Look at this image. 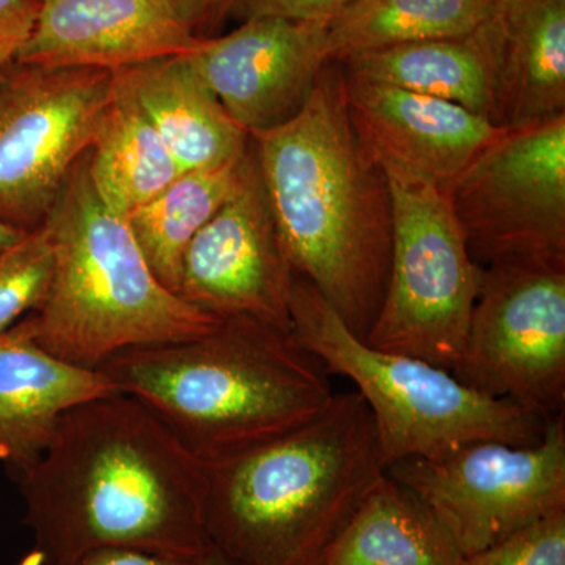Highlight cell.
<instances>
[{
    "instance_id": "cell-1",
    "label": "cell",
    "mask_w": 565,
    "mask_h": 565,
    "mask_svg": "<svg viewBox=\"0 0 565 565\" xmlns=\"http://www.w3.org/2000/svg\"><path fill=\"white\" fill-rule=\"evenodd\" d=\"M13 478L33 537L28 564L68 565L102 550L191 556L211 546L204 463L128 394L71 408L46 451Z\"/></svg>"
},
{
    "instance_id": "cell-2",
    "label": "cell",
    "mask_w": 565,
    "mask_h": 565,
    "mask_svg": "<svg viewBox=\"0 0 565 565\" xmlns=\"http://www.w3.org/2000/svg\"><path fill=\"white\" fill-rule=\"evenodd\" d=\"M250 143L294 274L364 338L388 282L392 196L349 118L340 63L323 66L291 120L252 134Z\"/></svg>"
},
{
    "instance_id": "cell-3",
    "label": "cell",
    "mask_w": 565,
    "mask_h": 565,
    "mask_svg": "<svg viewBox=\"0 0 565 565\" xmlns=\"http://www.w3.org/2000/svg\"><path fill=\"white\" fill-rule=\"evenodd\" d=\"M204 465L277 440L332 403L330 374L292 332L226 318L191 340L136 345L98 367Z\"/></svg>"
},
{
    "instance_id": "cell-4",
    "label": "cell",
    "mask_w": 565,
    "mask_h": 565,
    "mask_svg": "<svg viewBox=\"0 0 565 565\" xmlns=\"http://www.w3.org/2000/svg\"><path fill=\"white\" fill-rule=\"evenodd\" d=\"M204 470L207 539L237 565H316L386 475L356 392L334 393L311 422Z\"/></svg>"
},
{
    "instance_id": "cell-5",
    "label": "cell",
    "mask_w": 565,
    "mask_h": 565,
    "mask_svg": "<svg viewBox=\"0 0 565 565\" xmlns=\"http://www.w3.org/2000/svg\"><path fill=\"white\" fill-rule=\"evenodd\" d=\"M44 225L54 245V275L33 327L39 343L63 362L98 370L125 349L191 340L222 321L156 278L126 217L95 192L88 152Z\"/></svg>"
},
{
    "instance_id": "cell-6",
    "label": "cell",
    "mask_w": 565,
    "mask_h": 565,
    "mask_svg": "<svg viewBox=\"0 0 565 565\" xmlns=\"http://www.w3.org/2000/svg\"><path fill=\"white\" fill-rule=\"evenodd\" d=\"M291 318L299 343L330 375L349 379L363 397L385 468L471 441L533 445L545 433L550 419L478 392L445 367L367 344L299 275L294 278Z\"/></svg>"
},
{
    "instance_id": "cell-7",
    "label": "cell",
    "mask_w": 565,
    "mask_h": 565,
    "mask_svg": "<svg viewBox=\"0 0 565 565\" xmlns=\"http://www.w3.org/2000/svg\"><path fill=\"white\" fill-rule=\"evenodd\" d=\"M392 196L393 243L381 310L363 340L455 371L462 359L482 267L448 191L379 163Z\"/></svg>"
},
{
    "instance_id": "cell-8",
    "label": "cell",
    "mask_w": 565,
    "mask_h": 565,
    "mask_svg": "<svg viewBox=\"0 0 565 565\" xmlns=\"http://www.w3.org/2000/svg\"><path fill=\"white\" fill-rule=\"evenodd\" d=\"M386 475L430 509L462 556L475 555L565 511V415L533 445L471 441L393 463Z\"/></svg>"
},
{
    "instance_id": "cell-9",
    "label": "cell",
    "mask_w": 565,
    "mask_h": 565,
    "mask_svg": "<svg viewBox=\"0 0 565 565\" xmlns=\"http://www.w3.org/2000/svg\"><path fill=\"white\" fill-rule=\"evenodd\" d=\"M465 385L541 418L565 408V263L482 267L462 359Z\"/></svg>"
},
{
    "instance_id": "cell-10",
    "label": "cell",
    "mask_w": 565,
    "mask_h": 565,
    "mask_svg": "<svg viewBox=\"0 0 565 565\" xmlns=\"http://www.w3.org/2000/svg\"><path fill=\"white\" fill-rule=\"evenodd\" d=\"M114 71L11 63L0 73V222L39 228L98 136Z\"/></svg>"
},
{
    "instance_id": "cell-11",
    "label": "cell",
    "mask_w": 565,
    "mask_h": 565,
    "mask_svg": "<svg viewBox=\"0 0 565 565\" xmlns=\"http://www.w3.org/2000/svg\"><path fill=\"white\" fill-rule=\"evenodd\" d=\"M448 193L479 266L565 263V114L505 128Z\"/></svg>"
},
{
    "instance_id": "cell-12",
    "label": "cell",
    "mask_w": 565,
    "mask_h": 565,
    "mask_svg": "<svg viewBox=\"0 0 565 565\" xmlns=\"http://www.w3.org/2000/svg\"><path fill=\"white\" fill-rule=\"evenodd\" d=\"M294 278L250 145L239 189L184 253L178 296L217 319L250 318L292 332Z\"/></svg>"
},
{
    "instance_id": "cell-13",
    "label": "cell",
    "mask_w": 565,
    "mask_h": 565,
    "mask_svg": "<svg viewBox=\"0 0 565 565\" xmlns=\"http://www.w3.org/2000/svg\"><path fill=\"white\" fill-rule=\"evenodd\" d=\"M228 0H40L31 39L14 63L117 71L188 54Z\"/></svg>"
},
{
    "instance_id": "cell-14",
    "label": "cell",
    "mask_w": 565,
    "mask_h": 565,
    "mask_svg": "<svg viewBox=\"0 0 565 565\" xmlns=\"http://www.w3.org/2000/svg\"><path fill=\"white\" fill-rule=\"evenodd\" d=\"M327 25L247 20L221 39H203L184 57L252 136L277 128L302 109L330 62Z\"/></svg>"
},
{
    "instance_id": "cell-15",
    "label": "cell",
    "mask_w": 565,
    "mask_h": 565,
    "mask_svg": "<svg viewBox=\"0 0 565 565\" xmlns=\"http://www.w3.org/2000/svg\"><path fill=\"white\" fill-rule=\"evenodd\" d=\"M343 74L349 118L364 150L445 191L505 129L455 103Z\"/></svg>"
},
{
    "instance_id": "cell-16",
    "label": "cell",
    "mask_w": 565,
    "mask_h": 565,
    "mask_svg": "<svg viewBox=\"0 0 565 565\" xmlns=\"http://www.w3.org/2000/svg\"><path fill=\"white\" fill-rule=\"evenodd\" d=\"M99 370L74 366L36 340L33 316L0 333V465L17 476L46 451L63 415L117 393Z\"/></svg>"
},
{
    "instance_id": "cell-17",
    "label": "cell",
    "mask_w": 565,
    "mask_h": 565,
    "mask_svg": "<svg viewBox=\"0 0 565 565\" xmlns=\"http://www.w3.org/2000/svg\"><path fill=\"white\" fill-rule=\"evenodd\" d=\"M482 32L492 58L494 126L565 114V0H501Z\"/></svg>"
},
{
    "instance_id": "cell-18",
    "label": "cell",
    "mask_w": 565,
    "mask_h": 565,
    "mask_svg": "<svg viewBox=\"0 0 565 565\" xmlns=\"http://www.w3.org/2000/svg\"><path fill=\"white\" fill-rule=\"evenodd\" d=\"M166 141L182 172L243 158L250 136L189 65L184 54L115 71Z\"/></svg>"
},
{
    "instance_id": "cell-19",
    "label": "cell",
    "mask_w": 565,
    "mask_h": 565,
    "mask_svg": "<svg viewBox=\"0 0 565 565\" xmlns=\"http://www.w3.org/2000/svg\"><path fill=\"white\" fill-rule=\"evenodd\" d=\"M462 557L430 509L385 475L316 565H460Z\"/></svg>"
},
{
    "instance_id": "cell-20",
    "label": "cell",
    "mask_w": 565,
    "mask_h": 565,
    "mask_svg": "<svg viewBox=\"0 0 565 565\" xmlns=\"http://www.w3.org/2000/svg\"><path fill=\"white\" fill-rule=\"evenodd\" d=\"M340 65L351 76L455 103L492 121V58L482 25L462 39L397 44Z\"/></svg>"
},
{
    "instance_id": "cell-21",
    "label": "cell",
    "mask_w": 565,
    "mask_h": 565,
    "mask_svg": "<svg viewBox=\"0 0 565 565\" xmlns=\"http://www.w3.org/2000/svg\"><path fill=\"white\" fill-rule=\"evenodd\" d=\"M114 77L110 102L88 151V173L102 202L128 217L184 172L128 85L115 71Z\"/></svg>"
},
{
    "instance_id": "cell-22",
    "label": "cell",
    "mask_w": 565,
    "mask_h": 565,
    "mask_svg": "<svg viewBox=\"0 0 565 565\" xmlns=\"http://www.w3.org/2000/svg\"><path fill=\"white\" fill-rule=\"evenodd\" d=\"M248 158L250 147L232 162L182 173L126 217L152 274L170 291L178 294L182 258L193 237L239 189Z\"/></svg>"
},
{
    "instance_id": "cell-23",
    "label": "cell",
    "mask_w": 565,
    "mask_h": 565,
    "mask_svg": "<svg viewBox=\"0 0 565 565\" xmlns=\"http://www.w3.org/2000/svg\"><path fill=\"white\" fill-rule=\"evenodd\" d=\"M494 0H351L327 25L330 62L416 41L462 39L490 20Z\"/></svg>"
},
{
    "instance_id": "cell-24",
    "label": "cell",
    "mask_w": 565,
    "mask_h": 565,
    "mask_svg": "<svg viewBox=\"0 0 565 565\" xmlns=\"http://www.w3.org/2000/svg\"><path fill=\"white\" fill-rule=\"evenodd\" d=\"M52 275L54 245L44 223L0 252V333L43 307Z\"/></svg>"
},
{
    "instance_id": "cell-25",
    "label": "cell",
    "mask_w": 565,
    "mask_h": 565,
    "mask_svg": "<svg viewBox=\"0 0 565 565\" xmlns=\"http://www.w3.org/2000/svg\"><path fill=\"white\" fill-rule=\"evenodd\" d=\"M460 565H565V511L463 556Z\"/></svg>"
},
{
    "instance_id": "cell-26",
    "label": "cell",
    "mask_w": 565,
    "mask_h": 565,
    "mask_svg": "<svg viewBox=\"0 0 565 565\" xmlns=\"http://www.w3.org/2000/svg\"><path fill=\"white\" fill-rule=\"evenodd\" d=\"M351 0H230L228 10L247 20L275 18L329 24Z\"/></svg>"
},
{
    "instance_id": "cell-27",
    "label": "cell",
    "mask_w": 565,
    "mask_h": 565,
    "mask_svg": "<svg viewBox=\"0 0 565 565\" xmlns=\"http://www.w3.org/2000/svg\"><path fill=\"white\" fill-rule=\"evenodd\" d=\"M39 11L40 0H0V68L17 61L31 39Z\"/></svg>"
},
{
    "instance_id": "cell-28",
    "label": "cell",
    "mask_w": 565,
    "mask_h": 565,
    "mask_svg": "<svg viewBox=\"0 0 565 565\" xmlns=\"http://www.w3.org/2000/svg\"><path fill=\"white\" fill-rule=\"evenodd\" d=\"M68 565H237L215 546L191 556H167L139 550H102Z\"/></svg>"
},
{
    "instance_id": "cell-29",
    "label": "cell",
    "mask_w": 565,
    "mask_h": 565,
    "mask_svg": "<svg viewBox=\"0 0 565 565\" xmlns=\"http://www.w3.org/2000/svg\"><path fill=\"white\" fill-rule=\"evenodd\" d=\"M28 233L29 232H25V230L0 222V252L7 250L11 245L20 243L22 237Z\"/></svg>"
},
{
    "instance_id": "cell-30",
    "label": "cell",
    "mask_w": 565,
    "mask_h": 565,
    "mask_svg": "<svg viewBox=\"0 0 565 565\" xmlns=\"http://www.w3.org/2000/svg\"><path fill=\"white\" fill-rule=\"evenodd\" d=\"M494 2H501V0H494Z\"/></svg>"
},
{
    "instance_id": "cell-31",
    "label": "cell",
    "mask_w": 565,
    "mask_h": 565,
    "mask_svg": "<svg viewBox=\"0 0 565 565\" xmlns=\"http://www.w3.org/2000/svg\"><path fill=\"white\" fill-rule=\"evenodd\" d=\"M2 70H3V68H0V73H2Z\"/></svg>"
},
{
    "instance_id": "cell-32",
    "label": "cell",
    "mask_w": 565,
    "mask_h": 565,
    "mask_svg": "<svg viewBox=\"0 0 565 565\" xmlns=\"http://www.w3.org/2000/svg\"><path fill=\"white\" fill-rule=\"evenodd\" d=\"M228 2H230V0H228Z\"/></svg>"
}]
</instances>
